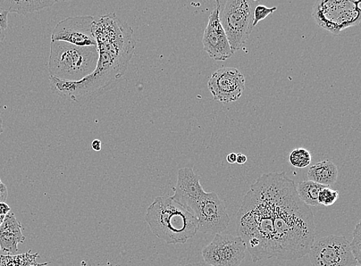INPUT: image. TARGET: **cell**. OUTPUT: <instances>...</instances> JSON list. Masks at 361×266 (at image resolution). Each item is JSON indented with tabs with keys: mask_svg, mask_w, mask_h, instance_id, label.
<instances>
[{
	"mask_svg": "<svg viewBox=\"0 0 361 266\" xmlns=\"http://www.w3.org/2000/svg\"><path fill=\"white\" fill-rule=\"evenodd\" d=\"M247 246L240 236L216 234L203 248L204 262L212 266H240L246 256Z\"/></svg>",
	"mask_w": 361,
	"mask_h": 266,
	"instance_id": "obj_9",
	"label": "cell"
},
{
	"mask_svg": "<svg viewBox=\"0 0 361 266\" xmlns=\"http://www.w3.org/2000/svg\"><path fill=\"white\" fill-rule=\"evenodd\" d=\"M176 266H195V265H192V264H186V265H176Z\"/></svg>",
	"mask_w": 361,
	"mask_h": 266,
	"instance_id": "obj_32",
	"label": "cell"
},
{
	"mask_svg": "<svg viewBox=\"0 0 361 266\" xmlns=\"http://www.w3.org/2000/svg\"><path fill=\"white\" fill-rule=\"evenodd\" d=\"M260 0H215L218 18L233 51H240L254 30V13Z\"/></svg>",
	"mask_w": 361,
	"mask_h": 266,
	"instance_id": "obj_5",
	"label": "cell"
},
{
	"mask_svg": "<svg viewBox=\"0 0 361 266\" xmlns=\"http://www.w3.org/2000/svg\"><path fill=\"white\" fill-rule=\"evenodd\" d=\"M355 266H360V265H355Z\"/></svg>",
	"mask_w": 361,
	"mask_h": 266,
	"instance_id": "obj_35",
	"label": "cell"
},
{
	"mask_svg": "<svg viewBox=\"0 0 361 266\" xmlns=\"http://www.w3.org/2000/svg\"><path fill=\"white\" fill-rule=\"evenodd\" d=\"M60 0H0V12L25 15L51 7Z\"/></svg>",
	"mask_w": 361,
	"mask_h": 266,
	"instance_id": "obj_15",
	"label": "cell"
},
{
	"mask_svg": "<svg viewBox=\"0 0 361 266\" xmlns=\"http://www.w3.org/2000/svg\"><path fill=\"white\" fill-rule=\"evenodd\" d=\"M237 232L254 262L301 259L315 238L312 210L301 201L286 172L262 175L243 197Z\"/></svg>",
	"mask_w": 361,
	"mask_h": 266,
	"instance_id": "obj_1",
	"label": "cell"
},
{
	"mask_svg": "<svg viewBox=\"0 0 361 266\" xmlns=\"http://www.w3.org/2000/svg\"><path fill=\"white\" fill-rule=\"evenodd\" d=\"M145 220L153 234L169 245L186 243L198 232L195 216L171 196L156 198L147 208Z\"/></svg>",
	"mask_w": 361,
	"mask_h": 266,
	"instance_id": "obj_3",
	"label": "cell"
},
{
	"mask_svg": "<svg viewBox=\"0 0 361 266\" xmlns=\"http://www.w3.org/2000/svg\"><path fill=\"white\" fill-rule=\"evenodd\" d=\"M92 148L97 152L99 151L102 149V142L98 139L94 140L93 143H92Z\"/></svg>",
	"mask_w": 361,
	"mask_h": 266,
	"instance_id": "obj_28",
	"label": "cell"
},
{
	"mask_svg": "<svg viewBox=\"0 0 361 266\" xmlns=\"http://www.w3.org/2000/svg\"><path fill=\"white\" fill-rule=\"evenodd\" d=\"M0 251H1V248H0Z\"/></svg>",
	"mask_w": 361,
	"mask_h": 266,
	"instance_id": "obj_36",
	"label": "cell"
},
{
	"mask_svg": "<svg viewBox=\"0 0 361 266\" xmlns=\"http://www.w3.org/2000/svg\"><path fill=\"white\" fill-rule=\"evenodd\" d=\"M8 197V190L5 184H0V203L5 202Z\"/></svg>",
	"mask_w": 361,
	"mask_h": 266,
	"instance_id": "obj_23",
	"label": "cell"
},
{
	"mask_svg": "<svg viewBox=\"0 0 361 266\" xmlns=\"http://www.w3.org/2000/svg\"><path fill=\"white\" fill-rule=\"evenodd\" d=\"M361 0H317L312 18L322 29L335 36L360 23Z\"/></svg>",
	"mask_w": 361,
	"mask_h": 266,
	"instance_id": "obj_6",
	"label": "cell"
},
{
	"mask_svg": "<svg viewBox=\"0 0 361 266\" xmlns=\"http://www.w3.org/2000/svg\"><path fill=\"white\" fill-rule=\"evenodd\" d=\"M191 213L198 220V232L203 234H221L229 226L230 216L224 203L215 192H206Z\"/></svg>",
	"mask_w": 361,
	"mask_h": 266,
	"instance_id": "obj_8",
	"label": "cell"
},
{
	"mask_svg": "<svg viewBox=\"0 0 361 266\" xmlns=\"http://www.w3.org/2000/svg\"><path fill=\"white\" fill-rule=\"evenodd\" d=\"M173 191L174 195L171 198L190 213L206 194L200 184V177L192 168H183L178 171V182Z\"/></svg>",
	"mask_w": 361,
	"mask_h": 266,
	"instance_id": "obj_13",
	"label": "cell"
},
{
	"mask_svg": "<svg viewBox=\"0 0 361 266\" xmlns=\"http://www.w3.org/2000/svg\"><path fill=\"white\" fill-rule=\"evenodd\" d=\"M93 30L98 51L95 70L79 81L49 78L57 94L77 103L93 99L116 85L128 70L136 49L133 29L114 13L95 20Z\"/></svg>",
	"mask_w": 361,
	"mask_h": 266,
	"instance_id": "obj_2",
	"label": "cell"
},
{
	"mask_svg": "<svg viewBox=\"0 0 361 266\" xmlns=\"http://www.w3.org/2000/svg\"><path fill=\"white\" fill-rule=\"evenodd\" d=\"M0 20L8 22V13L0 12Z\"/></svg>",
	"mask_w": 361,
	"mask_h": 266,
	"instance_id": "obj_29",
	"label": "cell"
},
{
	"mask_svg": "<svg viewBox=\"0 0 361 266\" xmlns=\"http://www.w3.org/2000/svg\"><path fill=\"white\" fill-rule=\"evenodd\" d=\"M312 160V156L304 148H299L293 151L289 156V162L296 168H305Z\"/></svg>",
	"mask_w": 361,
	"mask_h": 266,
	"instance_id": "obj_19",
	"label": "cell"
},
{
	"mask_svg": "<svg viewBox=\"0 0 361 266\" xmlns=\"http://www.w3.org/2000/svg\"><path fill=\"white\" fill-rule=\"evenodd\" d=\"M71 1V0H60V2H68Z\"/></svg>",
	"mask_w": 361,
	"mask_h": 266,
	"instance_id": "obj_33",
	"label": "cell"
},
{
	"mask_svg": "<svg viewBox=\"0 0 361 266\" xmlns=\"http://www.w3.org/2000/svg\"><path fill=\"white\" fill-rule=\"evenodd\" d=\"M247 161V158L245 155L242 153L237 154V161L236 163L239 165H245Z\"/></svg>",
	"mask_w": 361,
	"mask_h": 266,
	"instance_id": "obj_26",
	"label": "cell"
},
{
	"mask_svg": "<svg viewBox=\"0 0 361 266\" xmlns=\"http://www.w3.org/2000/svg\"><path fill=\"white\" fill-rule=\"evenodd\" d=\"M325 186L317 184L315 182L307 180L299 182L296 188L298 194L302 201L309 206H317L319 205V194Z\"/></svg>",
	"mask_w": 361,
	"mask_h": 266,
	"instance_id": "obj_17",
	"label": "cell"
},
{
	"mask_svg": "<svg viewBox=\"0 0 361 266\" xmlns=\"http://www.w3.org/2000/svg\"><path fill=\"white\" fill-rule=\"evenodd\" d=\"M8 26V22L0 20V43L4 41L6 37V30Z\"/></svg>",
	"mask_w": 361,
	"mask_h": 266,
	"instance_id": "obj_24",
	"label": "cell"
},
{
	"mask_svg": "<svg viewBox=\"0 0 361 266\" xmlns=\"http://www.w3.org/2000/svg\"><path fill=\"white\" fill-rule=\"evenodd\" d=\"M5 216L6 215H0V227L2 226V224H3V222H4V220H5Z\"/></svg>",
	"mask_w": 361,
	"mask_h": 266,
	"instance_id": "obj_31",
	"label": "cell"
},
{
	"mask_svg": "<svg viewBox=\"0 0 361 266\" xmlns=\"http://www.w3.org/2000/svg\"><path fill=\"white\" fill-rule=\"evenodd\" d=\"M207 87L214 101L223 103H233L238 101L245 91V78L236 68H221L213 72Z\"/></svg>",
	"mask_w": 361,
	"mask_h": 266,
	"instance_id": "obj_11",
	"label": "cell"
},
{
	"mask_svg": "<svg viewBox=\"0 0 361 266\" xmlns=\"http://www.w3.org/2000/svg\"><path fill=\"white\" fill-rule=\"evenodd\" d=\"M39 254H32L31 251L20 255H8L0 256V266H46L48 262L38 263Z\"/></svg>",
	"mask_w": 361,
	"mask_h": 266,
	"instance_id": "obj_18",
	"label": "cell"
},
{
	"mask_svg": "<svg viewBox=\"0 0 361 266\" xmlns=\"http://www.w3.org/2000/svg\"><path fill=\"white\" fill-rule=\"evenodd\" d=\"M338 170L337 165L329 160L319 162L310 166L307 178L317 184L331 186L337 182Z\"/></svg>",
	"mask_w": 361,
	"mask_h": 266,
	"instance_id": "obj_16",
	"label": "cell"
},
{
	"mask_svg": "<svg viewBox=\"0 0 361 266\" xmlns=\"http://www.w3.org/2000/svg\"><path fill=\"white\" fill-rule=\"evenodd\" d=\"M226 161H228L230 164L236 163L237 154L235 153H230L228 156H226Z\"/></svg>",
	"mask_w": 361,
	"mask_h": 266,
	"instance_id": "obj_27",
	"label": "cell"
},
{
	"mask_svg": "<svg viewBox=\"0 0 361 266\" xmlns=\"http://www.w3.org/2000/svg\"><path fill=\"white\" fill-rule=\"evenodd\" d=\"M338 198V191L334 190L330 186H325L319 194L318 203L324 206H331L337 202Z\"/></svg>",
	"mask_w": 361,
	"mask_h": 266,
	"instance_id": "obj_20",
	"label": "cell"
},
{
	"mask_svg": "<svg viewBox=\"0 0 361 266\" xmlns=\"http://www.w3.org/2000/svg\"><path fill=\"white\" fill-rule=\"evenodd\" d=\"M11 208L9 205L5 202L0 203V215H6L8 213H11Z\"/></svg>",
	"mask_w": 361,
	"mask_h": 266,
	"instance_id": "obj_25",
	"label": "cell"
},
{
	"mask_svg": "<svg viewBox=\"0 0 361 266\" xmlns=\"http://www.w3.org/2000/svg\"><path fill=\"white\" fill-rule=\"evenodd\" d=\"M278 8L276 6L268 8L263 5H257L254 13V28L257 26L259 21L264 20L269 15L274 13Z\"/></svg>",
	"mask_w": 361,
	"mask_h": 266,
	"instance_id": "obj_22",
	"label": "cell"
},
{
	"mask_svg": "<svg viewBox=\"0 0 361 266\" xmlns=\"http://www.w3.org/2000/svg\"><path fill=\"white\" fill-rule=\"evenodd\" d=\"M308 255L313 266L359 265L351 252L349 241L344 236L331 235L314 241Z\"/></svg>",
	"mask_w": 361,
	"mask_h": 266,
	"instance_id": "obj_7",
	"label": "cell"
},
{
	"mask_svg": "<svg viewBox=\"0 0 361 266\" xmlns=\"http://www.w3.org/2000/svg\"><path fill=\"white\" fill-rule=\"evenodd\" d=\"M0 113H1V112H0ZM3 132H4V122H3L1 116H0V135L2 134Z\"/></svg>",
	"mask_w": 361,
	"mask_h": 266,
	"instance_id": "obj_30",
	"label": "cell"
},
{
	"mask_svg": "<svg viewBox=\"0 0 361 266\" xmlns=\"http://www.w3.org/2000/svg\"><path fill=\"white\" fill-rule=\"evenodd\" d=\"M21 223L13 213L5 216V220L0 227V248L1 251L15 255L18 253V245L24 243Z\"/></svg>",
	"mask_w": 361,
	"mask_h": 266,
	"instance_id": "obj_14",
	"label": "cell"
},
{
	"mask_svg": "<svg viewBox=\"0 0 361 266\" xmlns=\"http://www.w3.org/2000/svg\"><path fill=\"white\" fill-rule=\"evenodd\" d=\"M2 184V180H1V179H0V184Z\"/></svg>",
	"mask_w": 361,
	"mask_h": 266,
	"instance_id": "obj_34",
	"label": "cell"
},
{
	"mask_svg": "<svg viewBox=\"0 0 361 266\" xmlns=\"http://www.w3.org/2000/svg\"><path fill=\"white\" fill-rule=\"evenodd\" d=\"M93 15H78L59 22L54 27L51 41H63L78 46H97L94 36Z\"/></svg>",
	"mask_w": 361,
	"mask_h": 266,
	"instance_id": "obj_10",
	"label": "cell"
},
{
	"mask_svg": "<svg viewBox=\"0 0 361 266\" xmlns=\"http://www.w3.org/2000/svg\"><path fill=\"white\" fill-rule=\"evenodd\" d=\"M202 43L204 51L214 61H225L230 59L234 53L219 18H218L216 6L209 16Z\"/></svg>",
	"mask_w": 361,
	"mask_h": 266,
	"instance_id": "obj_12",
	"label": "cell"
},
{
	"mask_svg": "<svg viewBox=\"0 0 361 266\" xmlns=\"http://www.w3.org/2000/svg\"><path fill=\"white\" fill-rule=\"evenodd\" d=\"M350 247L358 264H361V226L357 223L353 234V239L350 243Z\"/></svg>",
	"mask_w": 361,
	"mask_h": 266,
	"instance_id": "obj_21",
	"label": "cell"
},
{
	"mask_svg": "<svg viewBox=\"0 0 361 266\" xmlns=\"http://www.w3.org/2000/svg\"><path fill=\"white\" fill-rule=\"evenodd\" d=\"M98 61L97 46H78L51 41L49 57V77L79 81L93 72Z\"/></svg>",
	"mask_w": 361,
	"mask_h": 266,
	"instance_id": "obj_4",
	"label": "cell"
}]
</instances>
